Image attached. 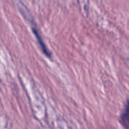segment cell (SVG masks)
I'll use <instances>...</instances> for the list:
<instances>
[{"label":"cell","instance_id":"1","mask_svg":"<svg viewBox=\"0 0 129 129\" xmlns=\"http://www.w3.org/2000/svg\"><path fill=\"white\" fill-rule=\"evenodd\" d=\"M120 122H121V124L125 128H129V98L127 101L125 108L122 114L121 115Z\"/></svg>","mask_w":129,"mask_h":129},{"label":"cell","instance_id":"2","mask_svg":"<svg viewBox=\"0 0 129 129\" xmlns=\"http://www.w3.org/2000/svg\"><path fill=\"white\" fill-rule=\"evenodd\" d=\"M33 33H34V35L36 36V39H37V40H38V42H39V45H40V47H41L42 51L44 52V54H45L47 57H51V54H50L49 51H48V49L46 48V47H45V45L43 41L41 39V37L39 36V33H38V31H37L36 29H33Z\"/></svg>","mask_w":129,"mask_h":129}]
</instances>
